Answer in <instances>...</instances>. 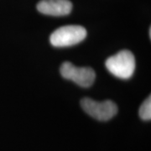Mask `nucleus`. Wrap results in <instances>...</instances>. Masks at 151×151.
I'll use <instances>...</instances> for the list:
<instances>
[{
	"label": "nucleus",
	"instance_id": "1",
	"mask_svg": "<svg viewBox=\"0 0 151 151\" xmlns=\"http://www.w3.org/2000/svg\"><path fill=\"white\" fill-rule=\"evenodd\" d=\"M105 65L114 76L121 79H129L134 73L135 57L130 50H123L108 57Z\"/></svg>",
	"mask_w": 151,
	"mask_h": 151
},
{
	"label": "nucleus",
	"instance_id": "6",
	"mask_svg": "<svg viewBox=\"0 0 151 151\" xmlns=\"http://www.w3.org/2000/svg\"><path fill=\"white\" fill-rule=\"evenodd\" d=\"M139 117L145 121H150L151 119V97L150 96L146 98L139 108Z\"/></svg>",
	"mask_w": 151,
	"mask_h": 151
},
{
	"label": "nucleus",
	"instance_id": "2",
	"mask_svg": "<svg viewBox=\"0 0 151 151\" xmlns=\"http://www.w3.org/2000/svg\"><path fill=\"white\" fill-rule=\"evenodd\" d=\"M86 37V30L81 25H65L50 35V41L55 47H68L79 44Z\"/></svg>",
	"mask_w": 151,
	"mask_h": 151
},
{
	"label": "nucleus",
	"instance_id": "4",
	"mask_svg": "<svg viewBox=\"0 0 151 151\" xmlns=\"http://www.w3.org/2000/svg\"><path fill=\"white\" fill-rule=\"evenodd\" d=\"M60 71L64 78L74 81L81 87L91 86L96 78L93 69L90 67H77L68 61L61 65Z\"/></svg>",
	"mask_w": 151,
	"mask_h": 151
},
{
	"label": "nucleus",
	"instance_id": "3",
	"mask_svg": "<svg viewBox=\"0 0 151 151\" xmlns=\"http://www.w3.org/2000/svg\"><path fill=\"white\" fill-rule=\"evenodd\" d=\"M83 110L91 117L99 121H108L118 113V107L113 101L97 102L90 97H84L81 101Z\"/></svg>",
	"mask_w": 151,
	"mask_h": 151
},
{
	"label": "nucleus",
	"instance_id": "5",
	"mask_svg": "<svg viewBox=\"0 0 151 151\" xmlns=\"http://www.w3.org/2000/svg\"><path fill=\"white\" fill-rule=\"evenodd\" d=\"M40 13L50 16H65L72 10L70 0H41L37 4Z\"/></svg>",
	"mask_w": 151,
	"mask_h": 151
}]
</instances>
